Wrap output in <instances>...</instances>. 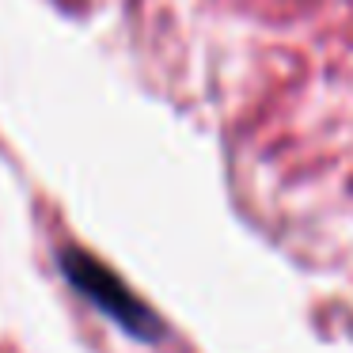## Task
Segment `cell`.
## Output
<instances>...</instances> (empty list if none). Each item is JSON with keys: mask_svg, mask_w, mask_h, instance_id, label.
Here are the masks:
<instances>
[{"mask_svg": "<svg viewBox=\"0 0 353 353\" xmlns=\"http://www.w3.org/2000/svg\"><path fill=\"white\" fill-rule=\"evenodd\" d=\"M61 270H65V277L77 285V292H84V296L92 300L99 312H107L118 327H125L137 338H156L160 327H156L152 312H148L107 266H99L95 259H88V254H80V251H61Z\"/></svg>", "mask_w": 353, "mask_h": 353, "instance_id": "1", "label": "cell"}]
</instances>
